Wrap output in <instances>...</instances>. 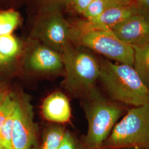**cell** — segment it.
I'll use <instances>...</instances> for the list:
<instances>
[{
	"mask_svg": "<svg viewBox=\"0 0 149 149\" xmlns=\"http://www.w3.org/2000/svg\"><path fill=\"white\" fill-rule=\"evenodd\" d=\"M100 64L98 80L111 100L132 107L149 103V89L133 66L109 60H103Z\"/></svg>",
	"mask_w": 149,
	"mask_h": 149,
	"instance_id": "6da1fadb",
	"label": "cell"
},
{
	"mask_svg": "<svg viewBox=\"0 0 149 149\" xmlns=\"http://www.w3.org/2000/svg\"><path fill=\"white\" fill-rule=\"evenodd\" d=\"M82 98L88 123L86 149H101L124 110L120 103L105 97L96 87Z\"/></svg>",
	"mask_w": 149,
	"mask_h": 149,
	"instance_id": "7a4b0ae2",
	"label": "cell"
},
{
	"mask_svg": "<svg viewBox=\"0 0 149 149\" xmlns=\"http://www.w3.org/2000/svg\"><path fill=\"white\" fill-rule=\"evenodd\" d=\"M70 40L118 63L133 66V48L120 40L111 30L92 28L85 21H80L70 26Z\"/></svg>",
	"mask_w": 149,
	"mask_h": 149,
	"instance_id": "3957f363",
	"label": "cell"
},
{
	"mask_svg": "<svg viewBox=\"0 0 149 149\" xmlns=\"http://www.w3.org/2000/svg\"><path fill=\"white\" fill-rule=\"evenodd\" d=\"M149 148V103L129 109L117 123L101 149Z\"/></svg>",
	"mask_w": 149,
	"mask_h": 149,
	"instance_id": "277c9868",
	"label": "cell"
},
{
	"mask_svg": "<svg viewBox=\"0 0 149 149\" xmlns=\"http://www.w3.org/2000/svg\"><path fill=\"white\" fill-rule=\"evenodd\" d=\"M61 56L65 71L64 86L70 92L83 97L96 87L101 67L93 55L72 47Z\"/></svg>",
	"mask_w": 149,
	"mask_h": 149,
	"instance_id": "5b68a950",
	"label": "cell"
},
{
	"mask_svg": "<svg viewBox=\"0 0 149 149\" xmlns=\"http://www.w3.org/2000/svg\"><path fill=\"white\" fill-rule=\"evenodd\" d=\"M32 36L61 55L72 47L70 25L60 8L39 12L33 27Z\"/></svg>",
	"mask_w": 149,
	"mask_h": 149,
	"instance_id": "8992f818",
	"label": "cell"
},
{
	"mask_svg": "<svg viewBox=\"0 0 149 149\" xmlns=\"http://www.w3.org/2000/svg\"><path fill=\"white\" fill-rule=\"evenodd\" d=\"M33 107L29 98H17L12 125L13 149H32L37 143V130L34 122Z\"/></svg>",
	"mask_w": 149,
	"mask_h": 149,
	"instance_id": "52a82bcc",
	"label": "cell"
},
{
	"mask_svg": "<svg viewBox=\"0 0 149 149\" xmlns=\"http://www.w3.org/2000/svg\"><path fill=\"white\" fill-rule=\"evenodd\" d=\"M111 31L120 40L132 47L149 43V21L138 14L131 16Z\"/></svg>",
	"mask_w": 149,
	"mask_h": 149,
	"instance_id": "ba28073f",
	"label": "cell"
},
{
	"mask_svg": "<svg viewBox=\"0 0 149 149\" xmlns=\"http://www.w3.org/2000/svg\"><path fill=\"white\" fill-rule=\"evenodd\" d=\"M27 65L29 69L37 72H53L64 68L61 55L44 45L34 47L28 55Z\"/></svg>",
	"mask_w": 149,
	"mask_h": 149,
	"instance_id": "9c48e42d",
	"label": "cell"
},
{
	"mask_svg": "<svg viewBox=\"0 0 149 149\" xmlns=\"http://www.w3.org/2000/svg\"><path fill=\"white\" fill-rule=\"evenodd\" d=\"M42 112L46 120L56 123L68 122L71 116L69 101L60 92L50 94L44 100Z\"/></svg>",
	"mask_w": 149,
	"mask_h": 149,
	"instance_id": "30bf717a",
	"label": "cell"
},
{
	"mask_svg": "<svg viewBox=\"0 0 149 149\" xmlns=\"http://www.w3.org/2000/svg\"><path fill=\"white\" fill-rule=\"evenodd\" d=\"M135 14H137V12L133 4L129 6H112L97 18L85 21L87 26L91 28L111 30Z\"/></svg>",
	"mask_w": 149,
	"mask_h": 149,
	"instance_id": "8fae6325",
	"label": "cell"
},
{
	"mask_svg": "<svg viewBox=\"0 0 149 149\" xmlns=\"http://www.w3.org/2000/svg\"><path fill=\"white\" fill-rule=\"evenodd\" d=\"M132 47L134 49V69L149 89V43Z\"/></svg>",
	"mask_w": 149,
	"mask_h": 149,
	"instance_id": "7c38bea8",
	"label": "cell"
},
{
	"mask_svg": "<svg viewBox=\"0 0 149 149\" xmlns=\"http://www.w3.org/2000/svg\"><path fill=\"white\" fill-rule=\"evenodd\" d=\"M21 16L17 11L9 10L0 12V36L11 34L19 25Z\"/></svg>",
	"mask_w": 149,
	"mask_h": 149,
	"instance_id": "4fadbf2b",
	"label": "cell"
},
{
	"mask_svg": "<svg viewBox=\"0 0 149 149\" xmlns=\"http://www.w3.org/2000/svg\"><path fill=\"white\" fill-rule=\"evenodd\" d=\"M65 132L60 126H53L49 128L44 134L43 141L38 149H58Z\"/></svg>",
	"mask_w": 149,
	"mask_h": 149,
	"instance_id": "5bb4252c",
	"label": "cell"
},
{
	"mask_svg": "<svg viewBox=\"0 0 149 149\" xmlns=\"http://www.w3.org/2000/svg\"><path fill=\"white\" fill-rule=\"evenodd\" d=\"M20 44L13 36H0V53L8 59H14L20 52Z\"/></svg>",
	"mask_w": 149,
	"mask_h": 149,
	"instance_id": "9a60e30c",
	"label": "cell"
},
{
	"mask_svg": "<svg viewBox=\"0 0 149 149\" xmlns=\"http://www.w3.org/2000/svg\"><path fill=\"white\" fill-rule=\"evenodd\" d=\"M17 103V98L11 93H7L0 102V128L14 112Z\"/></svg>",
	"mask_w": 149,
	"mask_h": 149,
	"instance_id": "2e32d148",
	"label": "cell"
},
{
	"mask_svg": "<svg viewBox=\"0 0 149 149\" xmlns=\"http://www.w3.org/2000/svg\"><path fill=\"white\" fill-rule=\"evenodd\" d=\"M112 6L115 5H113L107 0H93L83 14V16L87 20L95 19Z\"/></svg>",
	"mask_w": 149,
	"mask_h": 149,
	"instance_id": "e0dca14e",
	"label": "cell"
},
{
	"mask_svg": "<svg viewBox=\"0 0 149 149\" xmlns=\"http://www.w3.org/2000/svg\"><path fill=\"white\" fill-rule=\"evenodd\" d=\"M13 117L14 112L0 128V144L5 149H13L12 133Z\"/></svg>",
	"mask_w": 149,
	"mask_h": 149,
	"instance_id": "ac0fdd59",
	"label": "cell"
},
{
	"mask_svg": "<svg viewBox=\"0 0 149 149\" xmlns=\"http://www.w3.org/2000/svg\"><path fill=\"white\" fill-rule=\"evenodd\" d=\"M30 4L34 6L38 12L53 8H60L68 5L71 0H28Z\"/></svg>",
	"mask_w": 149,
	"mask_h": 149,
	"instance_id": "d6986e66",
	"label": "cell"
},
{
	"mask_svg": "<svg viewBox=\"0 0 149 149\" xmlns=\"http://www.w3.org/2000/svg\"><path fill=\"white\" fill-rule=\"evenodd\" d=\"M133 5L137 14L149 21V0H135Z\"/></svg>",
	"mask_w": 149,
	"mask_h": 149,
	"instance_id": "ffe728a7",
	"label": "cell"
},
{
	"mask_svg": "<svg viewBox=\"0 0 149 149\" xmlns=\"http://www.w3.org/2000/svg\"><path fill=\"white\" fill-rule=\"evenodd\" d=\"M58 149H79V148L73 136L69 132H65Z\"/></svg>",
	"mask_w": 149,
	"mask_h": 149,
	"instance_id": "44dd1931",
	"label": "cell"
},
{
	"mask_svg": "<svg viewBox=\"0 0 149 149\" xmlns=\"http://www.w3.org/2000/svg\"><path fill=\"white\" fill-rule=\"evenodd\" d=\"M93 1V0H71L70 3L72 4L76 11L83 15Z\"/></svg>",
	"mask_w": 149,
	"mask_h": 149,
	"instance_id": "7402d4cb",
	"label": "cell"
},
{
	"mask_svg": "<svg viewBox=\"0 0 149 149\" xmlns=\"http://www.w3.org/2000/svg\"><path fill=\"white\" fill-rule=\"evenodd\" d=\"M12 59H8L0 53V71L6 69L12 62Z\"/></svg>",
	"mask_w": 149,
	"mask_h": 149,
	"instance_id": "603a6c76",
	"label": "cell"
},
{
	"mask_svg": "<svg viewBox=\"0 0 149 149\" xmlns=\"http://www.w3.org/2000/svg\"><path fill=\"white\" fill-rule=\"evenodd\" d=\"M113 5L129 6L133 4V0H107Z\"/></svg>",
	"mask_w": 149,
	"mask_h": 149,
	"instance_id": "cb8c5ba5",
	"label": "cell"
},
{
	"mask_svg": "<svg viewBox=\"0 0 149 149\" xmlns=\"http://www.w3.org/2000/svg\"><path fill=\"white\" fill-rule=\"evenodd\" d=\"M7 94L6 90L5 89L3 84L0 81V102L1 101Z\"/></svg>",
	"mask_w": 149,
	"mask_h": 149,
	"instance_id": "d4e9b609",
	"label": "cell"
},
{
	"mask_svg": "<svg viewBox=\"0 0 149 149\" xmlns=\"http://www.w3.org/2000/svg\"><path fill=\"white\" fill-rule=\"evenodd\" d=\"M124 149H149V148H127Z\"/></svg>",
	"mask_w": 149,
	"mask_h": 149,
	"instance_id": "484cf974",
	"label": "cell"
},
{
	"mask_svg": "<svg viewBox=\"0 0 149 149\" xmlns=\"http://www.w3.org/2000/svg\"><path fill=\"white\" fill-rule=\"evenodd\" d=\"M0 149H5L1 144H0Z\"/></svg>",
	"mask_w": 149,
	"mask_h": 149,
	"instance_id": "4316f807",
	"label": "cell"
},
{
	"mask_svg": "<svg viewBox=\"0 0 149 149\" xmlns=\"http://www.w3.org/2000/svg\"><path fill=\"white\" fill-rule=\"evenodd\" d=\"M32 149H38L37 148H36V147H35V148H32Z\"/></svg>",
	"mask_w": 149,
	"mask_h": 149,
	"instance_id": "83f0119b",
	"label": "cell"
}]
</instances>
